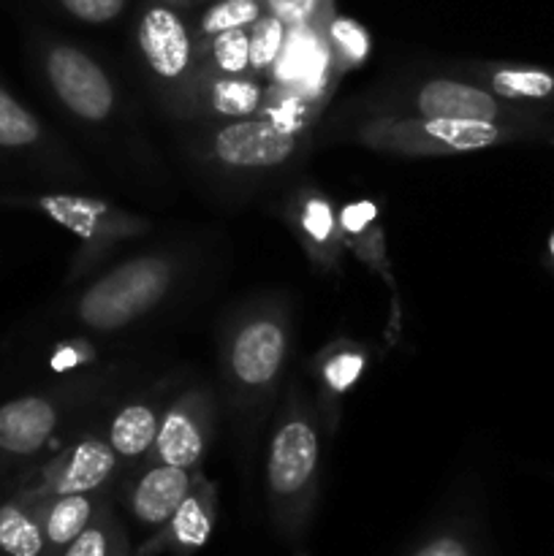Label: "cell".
I'll list each match as a JSON object with an SVG mask.
<instances>
[{"label":"cell","instance_id":"6da1fadb","mask_svg":"<svg viewBox=\"0 0 554 556\" xmlns=\"http://www.w3.org/2000/svg\"><path fill=\"white\" fill-rule=\"evenodd\" d=\"M293 326V302L280 291L255 293L223 315L217 396L242 454H253V445L266 434L288 383Z\"/></svg>","mask_w":554,"mask_h":556},{"label":"cell","instance_id":"7a4b0ae2","mask_svg":"<svg viewBox=\"0 0 554 556\" xmlns=\"http://www.w3.org/2000/svg\"><path fill=\"white\" fill-rule=\"evenodd\" d=\"M33 63L43 90L74 128L109 155L134 163L144 179L161 177L163 166L144 134L139 103L106 60L68 38L38 33Z\"/></svg>","mask_w":554,"mask_h":556},{"label":"cell","instance_id":"3957f363","mask_svg":"<svg viewBox=\"0 0 554 556\" xmlns=\"http://www.w3.org/2000/svg\"><path fill=\"white\" fill-rule=\"evenodd\" d=\"M182 152L196 177L226 199H239L291 174L310 150L307 128L272 112L223 123H188Z\"/></svg>","mask_w":554,"mask_h":556},{"label":"cell","instance_id":"277c9868","mask_svg":"<svg viewBox=\"0 0 554 556\" xmlns=\"http://www.w3.org/2000/svg\"><path fill=\"white\" fill-rule=\"evenodd\" d=\"M199 250L190 244L134 253L76 282L65 302V320L92 337H114L141 326L174 302L190 282Z\"/></svg>","mask_w":554,"mask_h":556},{"label":"cell","instance_id":"5b68a950","mask_svg":"<svg viewBox=\"0 0 554 556\" xmlns=\"http://www.w3.org/2000/svg\"><path fill=\"white\" fill-rule=\"evenodd\" d=\"M324 470V429L310 386L288 378L266 427L264 492L272 527L299 541L313 521Z\"/></svg>","mask_w":554,"mask_h":556},{"label":"cell","instance_id":"8992f818","mask_svg":"<svg viewBox=\"0 0 554 556\" xmlns=\"http://www.w3.org/2000/svg\"><path fill=\"white\" fill-rule=\"evenodd\" d=\"M445 117V119H481V123L516 125L554 139V114L541 109L519 106L470 76L459 74L449 65L440 74H405L383 79L373 90L348 101V117Z\"/></svg>","mask_w":554,"mask_h":556},{"label":"cell","instance_id":"52a82bcc","mask_svg":"<svg viewBox=\"0 0 554 556\" xmlns=\"http://www.w3.org/2000/svg\"><path fill=\"white\" fill-rule=\"evenodd\" d=\"M335 130L340 139L362 150L394 157L465 155L492 147L546 141L536 130L516 128V125L445 117H383V114L348 117L337 123Z\"/></svg>","mask_w":554,"mask_h":556},{"label":"cell","instance_id":"ba28073f","mask_svg":"<svg viewBox=\"0 0 554 556\" xmlns=\"http://www.w3.org/2000/svg\"><path fill=\"white\" fill-rule=\"evenodd\" d=\"M11 204L38 212L79 239L81 248L71 261L68 286L87 280L98 269L112 264L114 255L125 244L150 237L155 231L152 217L125 210L106 195L81 193V190H43V193L14 195Z\"/></svg>","mask_w":554,"mask_h":556},{"label":"cell","instance_id":"9c48e42d","mask_svg":"<svg viewBox=\"0 0 554 556\" xmlns=\"http://www.w3.org/2000/svg\"><path fill=\"white\" fill-rule=\"evenodd\" d=\"M134 49L152 98L172 119L199 68L193 20L161 0H144L134 22Z\"/></svg>","mask_w":554,"mask_h":556},{"label":"cell","instance_id":"30bf717a","mask_svg":"<svg viewBox=\"0 0 554 556\" xmlns=\"http://www.w3.org/2000/svg\"><path fill=\"white\" fill-rule=\"evenodd\" d=\"M217 416H221V396L215 386L201 380L179 386L163 410L161 429L144 462H161V465L199 472L217 434Z\"/></svg>","mask_w":554,"mask_h":556},{"label":"cell","instance_id":"8fae6325","mask_svg":"<svg viewBox=\"0 0 554 556\" xmlns=\"http://www.w3.org/2000/svg\"><path fill=\"white\" fill-rule=\"evenodd\" d=\"M277 217L302 248L318 277H342L348 250L342 242L340 210L313 179H297L277 204Z\"/></svg>","mask_w":554,"mask_h":556},{"label":"cell","instance_id":"7c38bea8","mask_svg":"<svg viewBox=\"0 0 554 556\" xmlns=\"http://www.w3.org/2000/svg\"><path fill=\"white\" fill-rule=\"evenodd\" d=\"M340 228L342 242L348 255L367 266L375 277L389 291V324H386V345L394 348L402 340V326H405V309H402L400 286H396L394 266H391L389 242H386V220L383 210L369 195L342 201L340 206Z\"/></svg>","mask_w":554,"mask_h":556},{"label":"cell","instance_id":"4fadbf2b","mask_svg":"<svg viewBox=\"0 0 554 556\" xmlns=\"http://www.w3.org/2000/svg\"><path fill=\"white\" fill-rule=\"evenodd\" d=\"M123 462L112 451L101 432H85L63 445V451L43 465L33 500L58 497V494L112 492L114 481L123 476Z\"/></svg>","mask_w":554,"mask_h":556},{"label":"cell","instance_id":"5bb4252c","mask_svg":"<svg viewBox=\"0 0 554 556\" xmlns=\"http://www.w3.org/2000/svg\"><path fill=\"white\" fill-rule=\"evenodd\" d=\"M0 150L30 157L47 177L65 185L90 182L85 163L20 101L0 85Z\"/></svg>","mask_w":554,"mask_h":556},{"label":"cell","instance_id":"9a60e30c","mask_svg":"<svg viewBox=\"0 0 554 556\" xmlns=\"http://www.w3.org/2000/svg\"><path fill=\"white\" fill-rule=\"evenodd\" d=\"M269 81L255 74L223 76L196 68L193 81L172 114V123H223L261 114L266 106Z\"/></svg>","mask_w":554,"mask_h":556},{"label":"cell","instance_id":"2e32d148","mask_svg":"<svg viewBox=\"0 0 554 556\" xmlns=\"http://www.w3.org/2000/svg\"><path fill=\"white\" fill-rule=\"evenodd\" d=\"M369 367V351L364 342L353 337L340 334L326 342L320 351L313 353L307 364V375L313 380V400L318 410L320 429L326 438L340 429L342 424V402L356 389Z\"/></svg>","mask_w":554,"mask_h":556},{"label":"cell","instance_id":"e0dca14e","mask_svg":"<svg viewBox=\"0 0 554 556\" xmlns=\"http://www.w3.org/2000/svg\"><path fill=\"white\" fill-rule=\"evenodd\" d=\"M74 396L25 394L0 405V451L9 456H38L68 421Z\"/></svg>","mask_w":554,"mask_h":556},{"label":"cell","instance_id":"ac0fdd59","mask_svg":"<svg viewBox=\"0 0 554 556\" xmlns=\"http://www.w3.org/2000/svg\"><path fill=\"white\" fill-rule=\"evenodd\" d=\"M179 386H174V378L163 380V383L150 386L144 391L125 396L117 407L103 421V438L112 445L117 459L123 467H134L147 459L152 451L155 434L161 429L163 410H166L168 400Z\"/></svg>","mask_w":554,"mask_h":556},{"label":"cell","instance_id":"d6986e66","mask_svg":"<svg viewBox=\"0 0 554 556\" xmlns=\"http://www.w3.org/2000/svg\"><path fill=\"white\" fill-rule=\"evenodd\" d=\"M217 525V483L199 472L188 497L177 505L172 519L152 530L134 556H193L210 543Z\"/></svg>","mask_w":554,"mask_h":556},{"label":"cell","instance_id":"ffe728a7","mask_svg":"<svg viewBox=\"0 0 554 556\" xmlns=\"http://www.w3.org/2000/svg\"><path fill=\"white\" fill-rule=\"evenodd\" d=\"M199 472L161 465V462H139V465L128 467L123 481L125 510L139 527L158 530L172 519L177 505L188 497Z\"/></svg>","mask_w":554,"mask_h":556},{"label":"cell","instance_id":"44dd1931","mask_svg":"<svg viewBox=\"0 0 554 556\" xmlns=\"http://www.w3.org/2000/svg\"><path fill=\"white\" fill-rule=\"evenodd\" d=\"M459 74L481 81L494 96L519 106L554 114V68L525 60H456L449 63Z\"/></svg>","mask_w":554,"mask_h":556},{"label":"cell","instance_id":"7402d4cb","mask_svg":"<svg viewBox=\"0 0 554 556\" xmlns=\"http://www.w3.org/2000/svg\"><path fill=\"white\" fill-rule=\"evenodd\" d=\"M109 497H112L109 492H92L36 500L43 538H47V552H63L65 546H71L90 527V521L96 519V514Z\"/></svg>","mask_w":554,"mask_h":556},{"label":"cell","instance_id":"603a6c76","mask_svg":"<svg viewBox=\"0 0 554 556\" xmlns=\"http://www.w3.org/2000/svg\"><path fill=\"white\" fill-rule=\"evenodd\" d=\"M320 38L326 47V60H329V71L340 79L342 74L362 68L369 60V49H373V38L369 30L356 22L353 16L337 14V9H329L318 20Z\"/></svg>","mask_w":554,"mask_h":556},{"label":"cell","instance_id":"cb8c5ba5","mask_svg":"<svg viewBox=\"0 0 554 556\" xmlns=\"http://www.w3.org/2000/svg\"><path fill=\"white\" fill-rule=\"evenodd\" d=\"M0 552L9 556L47 554V538H43L38 503L27 494L0 505Z\"/></svg>","mask_w":554,"mask_h":556},{"label":"cell","instance_id":"d4e9b609","mask_svg":"<svg viewBox=\"0 0 554 556\" xmlns=\"http://www.w3.org/2000/svg\"><path fill=\"white\" fill-rule=\"evenodd\" d=\"M60 556H134L123 519L114 510L112 497L101 505L96 519Z\"/></svg>","mask_w":554,"mask_h":556},{"label":"cell","instance_id":"484cf974","mask_svg":"<svg viewBox=\"0 0 554 556\" xmlns=\"http://www.w3.org/2000/svg\"><path fill=\"white\" fill-rule=\"evenodd\" d=\"M199 71L223 76L250 74L248 27L217 33L199 41Z\"/></svg>","mask_w":554,"mask_h":556},{"label":"cell","instance_id":"4316f807","mask_svg":"<svg viewBox=\"0 0 554 556\" xmlns=\"http://www.w3.org/2000/svg\"><path fill=\"white\" fill-rule=\"evenodd\" d=\"M264 14V0H206L204 9L193 20V36L196 41H204L217 33L250 27Z\"/></svg>","mask_w":554,"mask_h":556},{"label":"cell","instance_id":"83f0119b","mask_svg":"<svg viewBox=\"0 0 554 556\" xmlns=\"http://www.w3.org/2000/svg\"><path fill=\"white\" fill-rule=\"evenodd\" d=\"M248 43H250V74L259 79L272 81V74L280 65L282 52L288 43V27L277 20L275 14L266 11L261 20H255L248 27Z\"/></svg>","mask_w":554,"mask_h":556},{"label":"cell","instance_id":"f1b7e54d","mask_svg":"<svg viewBox=\"0 0 554 556\" xmlns=\"http://www.w3.org/2000/svg\"><path fill=\"white\" fill-rule=\"evenodd\" d=\"M54 5L79 25L106 27L123 20L130 0H54Z\"/></svg>","mask_w":554,"mask_h":556},{"label":"cell","instance_id":"f546056e","mask_svg":"<svg viewBox=\"0 0 554 556\" xmlns=\"http://www.w3.org/2000/svg\"><path fill=\"white\" fill-rule=\"evenodd\" d=\"M264 5L288 30H293V27L318 25L320 16L335 9V0H264Z\"/></svg>","mask_w":554,"mask_h":556},{"label":"cell","instance_id":"4dcf8cb0","mask_svg":"<svg viewBox=\"0 0 554 556\" xmlns=\"http://www.w3.org/2000/svg\"><path fill=\"white\" fill-rule=\"evenodd\" d=\"M407 556H476V546L467 532L456 530V527H443L418 541Z\"/></svg>","mask_w":554,"mask_h":556},{"label":"cell","instance_id":"1f68e13d","mask_svg":"<svg viewBox=\"0 0 554 556\" xmlns=\"http://www.w3.org/2000/svg\"><path fill=\"white\" fill-rule=\"evenodd\" d=\"M161 3L174 5V9H179V11H193V9H199V5H204L206 0H161Z\"/></svg>","mask_w":554,"mask_h":556},{"label":"cell","instance_id":"d6a6232c","mask_svg":"<svg viewBox=\"0 0 554 556\" xmlns=\"http://www.w3.org/2000/svg\"><path fill=\"white\" fill-rule=\"evenodd\" d=\"M546 264H549V269L554 271V231L549 233V239H546Z\"/></svg>","mask_w":554,"mask_h":556},{"label":"cell","instance_id":"836d02e7","mask_svg":"<svg viewBox=\"0 0 554 556\" xmlns=\"http://www.w3.org/2000/svg\"><path fill=\"white\" fill-rule=\"evenodd\" d=\"M293 556H307V554H304V552H297Z\"/></svg>","mask_w":554,"mask_h":556}]
</instances>
